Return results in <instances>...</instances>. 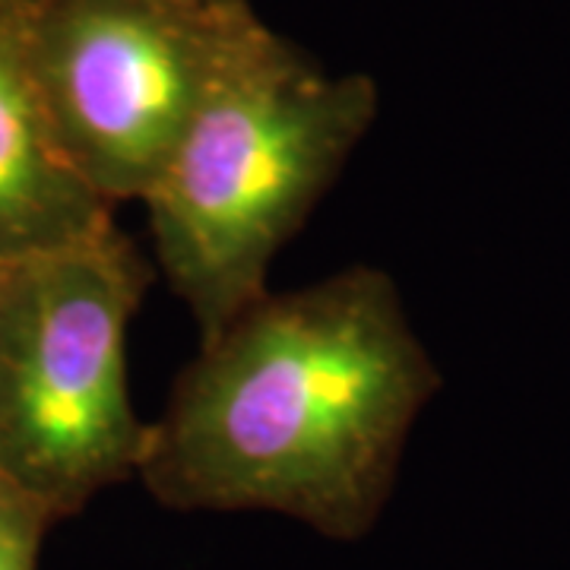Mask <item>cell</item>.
Returning a JSON list of instances; mask_svg holds the SVG:
<instances>
[{"instance_id": "277c9868", "label": "cell", "mask_w": 570, "mask_h": 570, "mask_svg": "<svg viewBox=\"0 0 570 570\" xmlns=\"http://www.w3.org/2000/svg\"><path fill=\"white\" fill-rule=\"evenodd\" d=\"M257 22L250 3L22 0L26 61L67 168L105 206L142 204Z\"/></svg>"}, {"instance_id": "6da1fadb", "label": "cell", "mask_w": 570, "mask_h": 570, "mask_svg": "<svg viewBox=\"0 0 570 570\" xmlns=\"http://www.w3.org/2000/svg\"><path fill=\"white\" fill-rule=\"evenodd\" d=\"M438 387L393 276L346 266L264 292L200 340L137 475L165 508L266 510L358 539Z\"/></svg>"}, {"instance_id": "7a4b0ae2", "label": "cell", "mask_w": 570, "mask_h": 570, "mask_svg": "<svg viewBox=\"0 0 570 570\" xmlns=\"http://www.w3.org/2000/svg\"><path fill=\"white\" fill-rule=\"evenodd\" d=\"M381 108L367 73H330L257 22L146 194L156 264L200 340L257 302L285 242L343 175Z\"/></svg>"}, {"instance_id": "5b68a950", "label": "cell", "mask_w": 570, "mask_h": 570, "mask_svg": "<svg viewBox=\"0 0 570 570\" xmlns=\"http://www.w3.org/2000/svg\"><path fill=\"white\" fill-rule=\"evenodd\" d=\"M111 219L67 168L26 61L22 0H0V269L77 245Z\"/></svg>"}, {"instance_id": "8992f818", "label": "cell", "mask_w": 570, "mask_h": 570, "mask_svg": "<svg viewBox=\"0 0 570 570\" xmlns=\"http://www.w3.org/2000/svg\"><path fill=\"white\" fill-rule=\"evenodd\" d=\"M51 513L26 491L0 479V570H36Z\"/></svg>"}, {"instance_id": "3957f363", "label": "cell", "mask_w": 570, "mask_h": 570, "mask_svg": "<svg viewBox=\"0 0 570 570\" xmlns=\"http://www.w3.org/2000/svg\"><path fill=\"white\" fill-rule=\"evenodd\" d=\"M149 279L115 223L0 269V479L51 520L140 469L127 330Z\"/></svg>"}, {"instance_id": "52a82bcc", "label": "cell", "mask_w": 570, "mask_h": 570, "mask_svg": "<svg viewBox=\"0 0 570 570\" xmlns=\"http://www.w3.org/2000/svg\"><path fill=\"white\" fill-rule=\"evenodd\" d=\"M200 3H213V7H232V3H247V0H200Z\"/></svg>"}]
</instances>
